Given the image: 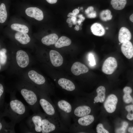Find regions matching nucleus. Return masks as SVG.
Returning <instances> with one entry per match:
<instances>
[{"mask_svg": "<svg viewBox=\"0 0 133 133\" xmlns=\"http://www.w3.org/2000/svg\"><path fill=\"white\" fill-rule=\"evenodd\" d=\"M117 66V63L116 59L110 57L104 61L102 66V71L106 74H111L114 72Z\"/></svg>", "mask_w": 133, "mask_h": 133, "instance_id": "nucleus-7", "label": "nucleus"}, {"mask_svg": "<svg viewBox=\"0 0 133 133\" xmlns=\"http://www.w3.org/2000/svg\"><path fill=\"white\" fill-rule=\"evenodd\" d=\"M19 88L21 95L33 113L40 112L38 97L35 90L27 87Z\"/></svg>", "mask_w": 133, "mask_h": 133, "instance_id": "nucleus-4", "label": "nucleus"}, {"mask_svg": "<svg viewBox=\"0 0 133 133\" xmlns=\"http://www.w3.org/2000/svg\"><path fill=\"white\" fill-rule=\"evenodd\" d=\"M25 12L28 16L38 20H41L43 18V12L40 9L36 7L28 8L26 9Z\"/></svg>", "mask_w": 133, "mask_h": 133, "instance_id": "nucleus-13", "label": "nucleus"}, {"mask_svg": "<svg viewBox=\"0 0 133 133\" xmlns=\"http://www.w3.org/2000/svg\"><path fill=\"white\" fill-rule=\"evenodd\" d=\"M14 92L10 93V101L8 103H5L2 112L3 117H9L11 121L16 125L28 115L29 109L16 98Z\"/></svg>", "mask_w": 133, "mask_h": 133, "instance_id": "nucleus-1", "label": "nucleus"}, {"mask_svg": "<svg viewBox=\"0 0 133 133\" xmlns=\"http://www.w3.org/2000/svg\"><path fill=\"white\" fill-rule=\"evenodd\" d=\"M44 113L41 112L34 113L28 118L26 123L30 133H41L42 121Z\"/></svg>", "mask_w": 133, "mask_h": 133, "instance_id": "nucleus-5", "label": "nucleus"}, {"mask_svg": "<svg viewBox=\"0 0 133 133\" xmlns=\"http://www.w3.org/2000/svg\"><path fill=\"white\" fill-rule=\"evenodd\" d=\"M15 39L22 44H26L30 41V38L27 33H23L17 32L15 35Z\"/></svg>", "mask_w": 133, "mask_h": 133, "instance_id": "nucleus-22", "label": "nucleus"}, {"mask_svg": "<svg viewBox=\"0 0 133 133\" xmlns=\"http://www.w3.org/2000/svg\"><path fill=\"white\" fill-rule=\"evenodd\" d=\"M46 1L49 3L52 4L56 3L57 1V0H46Z\"/></svg>", "mask_w": 133, "mask_h": 133, "instance_id": "nucleus-42", "label": "nucleus"}, {"mask_svg": "<svg viewBox=\"0 0 133 133\" xmlns=\"http://www.w3.org/2000/svg\"><path fill=\"white\" fill-rule=\"evenodd\" d=\"M133 127L129 128L128 129V131L131 133H133Z\"/></svg>", "mask_w": 133, "mask_h": 133, "instance_id": "nucleus-44", "label": "nucleus"}, {"mask_svg": "<svg viewBox=\"0 0 133 133\" xmlns=\"http://www.w3.org/2000/svg\"><path fill=\"white\" fill-rule=\"evenodd\" d=\"M111 12L109 10L102 11L100 14V17L101 19L103 21H106L111 20L112 16L111 14Z\"/></svg>", "mask_w": 133, "mask_h": 133, "instance_id": "nucleus-29", "label": "nucleus"}, {"mask_svg": "<svg viewBox=\"0 0 133 133\" xmlns=\"http://www.w3.org/2000/svg\"><path fill=\"white\" fill-rule=\"evenodd\" d=\"M127 3V0H111V4L115 9L120 10L123 9Z\"/></svg>", "mask_w": 133, "mask_h": 133, "instance_id": "nucleus-25", "label": "nucleus"}, {"mask_svg": "<svg viewBox=\"0 0 133 133\" xmlns=\"http://www.w3.org/2000/svg\"><path fill=\"white\" fill-rule=\"evenodd\" d=\"M79 12V10L78 9H75L72 11V13L75 15L76 16Z\"/></svg>", "mask_w": 133, "mask_h": 133, "instance_id": "nucleus-40", "label": "nucleus"}, {"mask_svg": "<svg viewBox=\"0 0 133 133\" xmlns=\"http://www.w3.org/2000/svg\"><path fill=\"white\" fill-rule=\"evenodd\" d=\"M0 68H1V66H0Z\"/></svg>", "mask_w": 133, "mask_h": 133, "instance_id": "nucleus-53", "label": "nucleus"}, {"mask_svg": "<svg viewBox=\"0 0 133 133\" xmlns=\"http://www.w3.org/2000/svg\"><path fill=\"white\" fill-rule=\"evenodd\" d=\"M57 83L63 89L73 95V92L75 90L76 87L71 81L65 78H61L58 80Z\"/></svg>", "mask_w": 133, "mask_h": 133, "instance_id": "nucleus-12", "label": "nucleus"}, {"mask_svg": "<svg viewBox=\"0 0 133 133\" xmlns=\"http://www.w3.org/2000/svg\"><path fill=\"white\" fill-rule=\"evenodd\" d=\"M73 24L72 22H71L68 24V26L69 27H72Z\"/></svg>", "mask_w": 133, "mask_h": 133, "instance_id": "nucleus-49", "label": "nucleus"}, {"mask_svg": "<svg viewBox=\"0 0 133 133\" xmlns=\"http://www.w3.org/2000/svg\"><path fill=\"white\" fill-rule=\"evenodd\" d=\"M82 22L81 21L79 20H78L77 21V22L79 25H80L81 24Z\"/></svg>", "mask_w": 133, "mask_h": 133, "instance_id": "nucleus-50", "label": "nucleus"}, {"mask_svg": "<svg viewBox=\"0 0 133 133\" xmlns=\"http://www.w3.org/2000/svg\"><path fill=\"white\" fill-rule=\"evenodd\" d=\"M74 29L77 31H78L79 29V26L77 25H76L74 28Z\"/></svg>", "mask_w": 133, "mask_h": 133, "instance_id": "nucleus-48", "label": "nucleus"}, {"mask_svg": "<svg viewBox=\"0 0 133 133\" xmlns=\"http://www.w3.org/2000/svg\"><path fill=\"white\" fill-rule=\"evenodd\" d=\"M6 52L5 48H2L0 50V63L2 65L5 64L7 61Z\"/></svg>", "mask_w": 133, "mask_h": 133, "instance_id": "nucleus-30", "label": "nucleus"}, {"mask_svg": "<svg viewBox=\"0 0 133 133\" xmlns=\"http://www.w3.org/2000/svg\"><path fill=\"white\" fill-rule=\"evenodd\" d=\"M87 17L89 18H94L96 16V12L93 10L87 15Z\"/></svg>", "mask_w": 133, "mask_h": 133, "instance_id": "nucleus-35", "label": "nucleus"}, {"mask_svg": "<svg viewBox=\"0 0 133 133\" xmlns=\"http://www.w3.org/2000/svg\"><path fill=\"white\" fill-rule=\"evenodd\" d=\"M128 124L127 122L124 121L123 123L122 127L120 128L117 129L116 131V133H125L126 130L128 126Z\"/></svg>", "mask_w": 133, "mask_h": 133, "instance_id": "nucleus-31", "label": "nucleus"}, {"mask_svg": "<svg viewBox=\"0 0 133 133\" xmlns=\"http://www.w3.org/2000/svg\"><path fill=\"white\" fill-rule=\"evenodd\" d=\"M11 28L18 32L28 33L29 31L28 28L26 26L18 23H14L12 24L11 26Z\"/></svg>", "mask_w": 133, "mask_h": 133, "instance_id": "nucleus-26", "label": "nucleus"}, {"mask_svg": "<svg viewBox=\"0 0 133 133\" xmlns=\"http://www.w3.org/2000/svg\"><path fill=\"white\" fill-rule=\"evenodd\" d=\"M2 112H0V133H15V124L11 121L6 122L3 118Z\"/></svg>", "mask_w": 133, "mask_h": 133, "instance_id": "nucleus-9", "label": "nucleus"}, {"mask_svg": "<svg viewBox=\"0 0 133 133\" xmlns=\"http://www.w3.org/2000/svg\"><path fill=\"white\" fill-rule=\"evenodd\" d=\"M58 39V36L55 33H52L43 37L41 39V42L44 44L49 46L55 44Z\"/></svg>", "mask_w": 133, "mask_h": 133, "instance_id": "nucleus-20", "label": "nucleus"}, {"mask_svg": "<svg viewBox=\"0 0 133 133\" xmlns=\"http://www.w3.org/2000/svg\"><path fill=\"white\" fill-rule=\"evenodd\" d=\"M71 18L72 20V22H75L76 21L77 19L76 17H71Z\"/></svg>", "mask_w": 133, "mask_h": 133, "instance_id": "nucleus-46", "label": "nucleus"}, {"mask_svg": "<svg viewBox=\"0 0 133 133\" xmlns=\"http://www.w3.org/2000/svg\"><path fill=\"white\" fill-rule=\"evenodd\" d=\"M66 22L68 24L72 22V20L70 18H68L66 20Z\"/></svg>", "mask_w": 133, "mask_h": 133, "instance_id": "nucleus-45", "label": "nucleus"}, {"mask_svg": "<svg viewBox=\"0 0 133 133\" xmlns=\"http://www.w3.org/2000/svg\"><path fill=\"white\" fill-rule=\"evenodd\" d=\"M118 102L116 96L113 94L109 95L104 104V107L106 111L109 113H112L115 111Z\"/></svg>", "mask_w": 133, "mask_h": 133, "instance_id": "nucleus-10", "label": "nucleus"}, {"mask_svg": "<svg viewBox=\"0 0 133 133\" xmlns=\"http://www.w3.org/2000/svg\"><path fill=\"white\" fill-rule=\"evenodd\" d=\"M71 70L72 73L76 76L86 73L89 70L88 68L85 65L79 62L74 63L72 65Z\"/></svg>", "mask_w": 133, "mask_h": 133, "instance_id": "nucleus-16", "label": "nucleus"}, {"mask_svg": "<svg viewBox=\"0 0 133 133\" xmlns=\"http://www.w3.org/2000/svg\"><path fill=\"white\" fill-rule=\"evenodd\" d=\"M91 112V108L88 106L84 105L75 107L73 105L71 118L82 117L88 115Z\"/></svg>", "mask_w": 133, "mask_h": 133, "instance_id": "nucleus-8", "label": "nucleus"}, {"mask_svg": "<svg viewBox=\"0 0 133 133\" xmlns=\"http://www.w3.org/2000/svg\"><path fill=\"white\" fill-rule=\"evenodd\" d=\"M80 9H83V7H81L80 8Z\"/></svg>", "mask_w": 133, "mask_h": 133, "instance_id": "nucleus-51", "label": "nucleus"}, {"mask_svg": "<svg viewBox=\"0 0 133 133\" xmlns=\"http://www.w3.org/2000/svg\"><path fill=\"white\" fill-rule=\"evenodd\" d=\"M38 96L39 105L45 113L52 119L66 132L67 128L61 121L57 111L56 108L49 96L41 90H35Z\"/></svg>", "mask_w": 133, "mask_h": 133, "instance_id": "nucleus-2", "label": "nucleus"}, {"mask_svg": "<svg viewBox=\"0 0 133 133\" xmlns=\"http://www.w3.org/2000/svg\"><path fill=\"white\" fill-rule=\"evenodd\" d=\"M41 133H50L66 132L55 121L44 113L42 121Z\"/></svg>", "mask_w": 133, "mask_h": 133, "instance_id": "nucleus-6", "label": "nucleus"}, {"mask_svg": "<svg viewBox=\"0 0 133 133\" xmlns=\"http://www.w3.org/2000/svg\"><path fill=\"white\" fill-rule=\"evenodd\" d=\"M98 133H108L109 132L104 128L103 125L101 123L98 124L96 128Z\"/></svg>", "mask_w": 133, "mask_h": 133, "instance_id": "nucleus-32", "label": "nucleus"}, {"mask_svg": "<svg viewBox=\"0 0 133 133\" xmlns=\"http://www.w3.org/2000/svg\"><path fill=\"white\" fill-rule=\"evenodd\" d=\"M7 12L5 4L2 3L0 5V23H3L6 21L7 17Z\"/></svg>", "mask_w": 133, "mask_h": 133, "instance_id": "nucleus-27", "label": "nucleus"}, {"mask_svg": "<svg viewBox=\"0 0 133 133\" xmlns=\"http://www.w3.org/2000/svg\"><path fill=\"white\" fill-rule=\"evenodd\" d=\"M132 35L130 31L127 28L123 27L119 30L118 36V39L121 43L128 41L131 39Z\"/></svg>", "mask_w": 133, "mask_h": 133, "instance_id": "nucleus-18", "label": "nucleus"}, {"mask_svg": "<svg viewBox=\"0 0 133 133\" xmlns=\"http://www.w3.org/2000/svg\"><path fill=\"white\" fill-rule=\"evenodd\" d=\"M49 55L51 63L55 67L61 66L63 63V58L62 56L57 51L51 50L50 52Z\"/></svg>", "mask_w": 133, "mask_h": 133, "instance_id": "nucleus-15", "label": "nucleus"}, {"mask_svg": "<svg viewBox=\"0 0 133 133\" xmlns=\"http://www.w3.org/2000/svg\"><path fill=\"white\" fill-rule=\"evenodd\" d=\"M123 97L124 101L126 103H129L132 102L133 99L130 94L129 93H124Z\"/></svg>", "mask_w": 133, "mask_h": 133, "instance_id": "nucleus-33", "label": "nucleus"}, {"mask_svg": "<svg viewBox=\"0 0 133 133\" xmlns=\"http://www.w3.org/2000/svg\"><path fill=\"white\" fill-rule=\"evenodd\" d=\"M28 75L30 80L35 84L38 85L45 84L46 80L45 78L36 71L30 70L29 72Z\"/></svg>", "mask_w": 133, "mask_h": 133, "instance_id": "nucleus-14", "label": "nucleus"}, {"mask_svg": "<svg viewBox=\"0 0 133 133\" xmlns=\"http://www.w3.org/2000/svg\"><path fill=\"white\" fill-rule=\"evenodd\" d=\"M16 60L18 65L21 68L26 67L29 64L28 55L26 52L23 50H19L17 52Z\"/></svg>", "mask_w": 133, "mask_h": 133, "instance_id": "nucleus-11", "label": "nucleus"}, {"mask_svg": "<svg viewBox=\"0 0 133 133\" xmlns=\"http://www.w3.org/2000/svg\"><path fill=\"white\" fill-rule=\"evenodd\" d=\"M105 88L102 86L99 87L96 90L97 95L94 99V101L96 103L104 102L105 98Z\"/></svg>", "mask_w": 133, "mask_h": 133, "instance_id": "nucleus-23", "label": "nucleus"}, {"mask_svg": "<svg viewBox=\"0 0 133 133\" xmlns=\"http://www.w3.org/2000/svg\"><path fill=\"white\" fill-rule=\"evenodd\" d=\"M78 17L80 18L79 20L82 22H83L85 19V17L83 16L82 15H78Z\"/></svg>", "mask_w": 133, "mask_h": 133, "instance_id": "nucleus-41", "label": "nucleus"}, {"mask_svg": "<svg viewBox=\"0 0 133 133\" xmlns=\"http://www.w3.org/2000/svg\"><path fill=\"white\" fill-rule=\"evenodd\" d=\"M55 106L59 112L60 119L66 127H70L73 105L67 100H59L55 102Z\"/></svg>", "mask_w": 133, "mask_h": 133, "instance_id": "nucleus-3", "label": "nucleus"}, {"mask_svg": "<svg viewBox=\"0 0 133 133\" xmlns=\"http://www.w3.org/2000/svg\"><path fill=\"white\" fill-rule=\"evenodd\" d=\"M71 40L67 37L62 36H61L54 44L55 47L60 48L65 46H68L71 43Z\"/></svg>", "mask_w": 133, "mask_h": 133, "instance_id": "nucleus-24", "label": "nucleus"}, {"mask_svg": "<svg viewBox=\"0 0 133 133\" xmlns=\"http://www.w3.org/2000/svg\"><path fill=\"white\" fill-rule=\"evenodd\" d=\"M94 103H95V102L94 101Z\"/></svg>", "mask_w": 133, "mask_h": 133, "instance_id": "nucleus-55", "label": "nucleus"}, {"mask_svg": "<svg viewBox=\"0 0 133 133\" xmlns=\"http://www.w3.org/2000/svg\"><path fill=\"white\" fill-rule=\"evenodd\" d=\"M122 52L127 58L130 59L133 56V46L131 42L129 41L122 43L121 47Z\"/></svg>", "mask_w": 133, "mask_h": 133, "instance_id": "nucleus-17", "label": "nucleus"}, {"mask_svg": "<svg viewBox=\"0 0 133 133\" xmlns=\"http://www.w3.org/2000/svg\"><path fill=\"white\" fill-rule=\"evenodd\" d=\"M133 14H132L130 17V20L132 22H133Z\"/></svg>", "mask_w": 133, "mask_h": 133, "instance_id": "nucleus-47", "label": "nucleus"}, {"mask_svg": "<svg viewBox=\"0 0 133 133\" xmlns=\"http://www.w3.org/2000/svg\"><path fill=\"white\" fill-rule=\"evenodd\" d=\"M5 92L3 85L0 83V110L3 111L5 102Z\"/></svg>", "mask_w": 133, "mask_h": 133, "instance_id": "nucleus-28", "label": "nucleus"}, {"mask_svg": "<svg viewBox=\"0 0 133 133\" xmlns=\"http://www.w3.org/2000/svg\"><path fill=\"white\" fill-rule=\"evenodd\" d=\"M119 45H120V43H119Z\"/></svg>", "mask_w": 133, "mask_h": 133, "instance_id": "nucleus-54", "label": "nucleus"}, {"mask_svg": "<svg viewBox=\"0 0 133 133\" xmlns=\"http://www.w3.org/2000/svg\"><path fill=\"white\" fill-rule=\"evenodd\" d=\"M89 60L90 62V64L92 66L96 65V62L94 56L92 54H90L89 55Z\"/></svg>", "mask_w": 133, "mask_h": 133, "instance_id": "nucleus-34", "label": "nucleus"}, {"mask_svg": "<svg viewBox=\"0 0 133 133\" xmlns=\"http://www.w3.org/2000/svg\"><path fill=\"white\" fill-rule=\"evenodd\" d=\"M125 109L128 112H131V111H133V105H127L125 107Z\"/></svg>", "mask_w": 133, "mask_h": 133, "instance_id": "nucleus-37", "label": "nucleus"}, {"mask_svg": "<svg viewBox=\"0 0 133 133\" xmlns=\"http://www.w3.org/2000/svg\"><path fill=\"white\" fill-rule=\"evenodd\" d=\"M106 29H108V28H106Z\"/></svg>", "mask_w": 133, "mask_h": 133, "instance_id": "nucleus-52", "label": "nucleus"}, {"mask_svg": "<svg viewBox=\"0 0 133 133\" xmlns=\"http://www.w3.org/2000/svg\"><path fill=\"white\" fill-rule=\"evenodd\" d=\"M124 93H127L130 94L132 92V90L131 88L128 86H126L123 89Z\"/></svg>", "mask_w": 133, "mask_h": 133, "instance_id": "nucleus-36", "label": "nucleus"}, {"mask_svg": "<svg viewBox=\"0 0 133 133\" xmlns=\"http://www.w3.org/2000/svg\"><path fill=\"white\" fill-rule=\"evenodd\" d=\"M91 29L92 33L96 36H101L105 34V29L99 23H96L93 24L91 27Z\"/></svg>", "mask_w": 133, "mask_h": 133, "instance_id": "nucleus-21", "label": "nucleus"}, {"mask_svg": "<svg viewBox=\"0 0 133 133\" xmlns=\"http://www.w3.org/2000/svg\"><path fill=\"white\" fill-rule=\"evenodd\" d=\"M94 10V8L92 6H89L85 10V13L87 15L90 12Z\"/></svg>", "mask_w": 133, "mask_h": 133, "instance_id": "nucleus-38", "label": "nucleus"}, {"mask_svg": "<svg viewBox=\"0 0 133 133\" xmlns=\"http://www.w3.org/2000/svg\"><path fill=\"white\" fill-rule=\"evenodd\" d=\"M94 120V117L93 115H88L79 118L76 122L81 126H86L91 124Z\"/></svg>", "mask_w": 133, "mask_h": 133, "instance_id": "nucleus-19", "label": "nucleus"}, {"mask_svg": "<svg viewBox=\"0 0 133 133\" xmlns=\"http://www.w3.org/2000/svg\"><path fill=\"white\" fill-rule=\"evenodd\" d=\"M67 17H76L72 13H70L68 15Z\"/></svg>", "mask_w": 133, "mask_h": 133, "instance_id": "nucleus-43", "label": "nucleus"}, {"mask_svg": "<svg viewBox=\"0 0 133 133\" xmlns=\"http://www.w3.org/2000/svg\"><path fill=\"white\" fill-rule=\"evenodd\" d=\"M127 118L130 120H132L133 119V114L131 113V112H128L127 116Z\"/></svg>", "mask_w": 133, "mask_h": 133, "instance_id": "nucleus-39", "label": "nucleus"}]
</instances>
